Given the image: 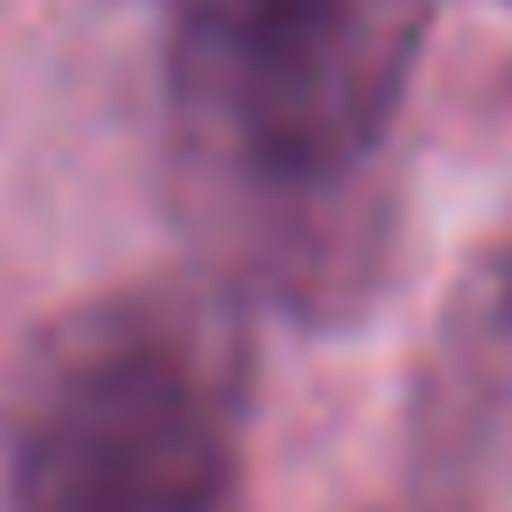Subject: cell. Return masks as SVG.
<instances>
[{
  "label": "cell",
  "instance_id": "obj_2",
  "mask_svg": "<svg viewBox=\"0 0 512 512\" xmlns=\"http://www.w3.org/2000/svg\"><path fill=\"white\" fill-rule=\"evenodd\" d=\"M432 16L440 0H176V120L248 192L320 200L384 152Z\"/></svg>",
  "mask_w": 512,
  "mask_h": 512
},
{
  "label": "cell",
  "instance_id": "obj_1",
  "mask_svg": "<svg viewBox=\"0 0 512 512\" xmlns=\"http://www.w3.org/2000/svg\"><path fill=\"white\" fill-rule=\"evenodd\" d=\"M248 360L224 312L128 288L64 312L0 424L8 512H216L240 464Z\"/></svg>",
  "mask_w": 512,
  "mask_h": 512
},
{
  "label": "cell",
  "instance_id": "obj_3",
  "mask_svg": "<svg viewBox=\"0 0 512 512\" xmlns=\"http://www.w3.org/2000/svg\"><path fill=\"white\" fill-rule=\"evenodd\" d=\"M416 464L448 512L512 504V224L440 304L416 368Z\"/></svg>",
  "mask_w": 512,
  "mask_h": 512
}]
</instances>
